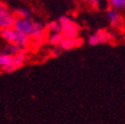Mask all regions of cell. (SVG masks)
<instances>
[{"label": "cell", "instance_id": "obj_1", "mask_svg": "<svg viewBox=\"0 0 125 124\" xmlns=\"http://www.w3.org/2000/svg\"><path fill=\"white\" fill-rule=\"evenodd\" d=\"M59 23L62 26L61 34L64 38H74L79 34V27L71 20V18L67 15H62L59 17Z\"/></svg>", "mask_w": 125, "mask_h": 124}, {"label": "cell", "instance_id": "obj_2", "mask_svg": "<svg viewBox=\"0 0 125 124\" xmlns=\"http://www.w3.org/2000/svg\"><path fill=\"white\" fill-rule=\"evenodd\" d=\"M34 25H35V21L31 17H28V18L16 17L14 20L12 28L14 30H16L17 32L26 34L31 38L34 32Z\"/></svg>", "mask_w": 125, "mask_h": 124}, {"label": "cell", "instance_id": "obj_3", "mask_svg": "<svg viewBox=\"0 0 125 124\" xmlns=\"http://www.w3.org/2000/svg\"><path fill=\"white\" fill-rule=\"evenodd\" d=\"M15 18L16 16L8 9V6L4 2L0 1V29L11 28Z\"/></svg>", "mask_w": 125, "mask_h": 124}, {"label": "cell", "instance_id": "obj_4", "mask_svg": "<svg viewBox=\"0 0 125 124\" xmlns=\"http://www.w3.org/2000/svg\"><path fill=\"white\" fill-rule=\"evenodd\" d=\"M27 60V55H26V51L24 49H22L18 54L14 55L13 56V62L11 66H9L5 71L4 72L6 73H11V72H14L15 71H17L18 69L22 68L25 64V62Z\"/></svg>", "mask_w": 125, "mask_h": 124}, {"label": "cell", "instance_id": "obj_5", "mask_svg": "<svg viewBox=\"0 0 125 124\" xmlns=\"http://www.w3.org/2000/svg\"><path fill=\"white\" fill-rule=\"evenodd\" d=\"M83 44V40L80 37H74V38H64L62 40L59 47L62 49V51H71L73 48L81 47Z\"/></svg>", "mask_w": 125, "mask_h": 124}, {"label": "cell", "instance_id": "obj_6", "mask_svg": "<svg viewBox=\"0 0 125 124\" xmlns=\"http://www.w3.org/2000/svg\"><path fill=\"white\" fill-rule=\"evenodd\" d=\"M19 32H17L16 30H14L12 27L11 28H4L0 29V37H1L4 41L7 43H17Z\"/></svg>", "mask_w": 125, "mask_h": 124}, {"label": "cell", "instance_id": "obj_7", "mask_svg": "<svg viewBox=\"0 0 125 124\" xmlns=\"http://www.w3.org/2000/svg\"><path fill=\"white\" fill-rule=\"evenodd\" d=\"M106 17H107L109 23H110L111 27H113V28L118 27L120 22H121V16H120L118 10H116L114 8H111V7L109 9H107V11H106Z\"/></svg>", "mask_w": 125, "mask_h": 124}, {"label": "cell", "instance_id": "obj_8", "mask_svg": "<svg viewBox=\"0 0 125 124\" xmlns=\"http://www.w3.org/2000/svg\"><path fill=\"white\" fill-rule=\"evenodd\" d=\"M13 62V56L0 52V70L4 72Z\"/></svg>", "mask_w": 125, "mask_h": 124}, {"label": "cell", "instance_id": "obj_9", "mask_svg": "<svg viewBox=\"0 0 125 124\" xmlns=\"http://www.w3.org/2000/svg\"><path fill=\"white\" fill-rule=\"evenodd\" d=\"M23 48L20 47L19 45L17 44H14V43H7L5 45V47L3 48V50L1 51V53H5V54H8V55H11V56H14L18 54Z\"/></svg>", "mask_w": 125, "mask_h": 124}, {"label": "cell", "instance_id": "obj_10", "mask_svg": "<svg viewBox=\"0 0 125 124\" xmlns=\"http://www.w3.org/2000/svg\"><path fill=\"white\" fill-rule=\"evenodd\" d=\"M62 39H64V37H62V35L61 33H52L49 36L48 42L50 45L54 46V47H59V45L61 44Z\"/></svg>", "mask_w": 125, "mask_h": 124}, {"label": "cell", "instance_id": "obj_11", "mask_svg": "<svg viewBox=\"0 0 125 124\" xmlns=\"http://www.w3.org/2000/svg\"><path fill=\"white\" fill-rule=\"evenodd\" d=\"M45 28H47L51 33H61L62 26L59 23V21H50L45 25Z\"/></svg>", "mask_w": 125, "mask_h": 124}, {"label": "cell", "instance_id": "obj_12", "mask_svg": "<svg viewBox=\"0 0 125 124\" xmlns=\"http://www.w3.org/2000/svg\"><path fill=\"white\" fill-rule=\"evenodd\" d=\"M14 15L20 18H28L31 16V11L27 8H18L14 11Z\"/></svg>", "mask_w": 125, "mask_h": 124}, {"label": "cell", "instance_id": "obj_13", "mask_svg": "<svg viewBox=\"0 0 125 124\" xmlns=\"http://www.w3.org/2000/svg\"><path fill=\"white\" fill-rule=\"evenodd\" d=\"M108 4L111 8H114L116 10L124 9L125 6V0H108Z\"/></svg>", "mask_w": 125, "mask_h": 124}, {"label": "cell", "instance_id": "obj_14", "mask_svg": "<svg viewBox=\"0 0 125 124\" xmlns=\"http://www.w3.org/2000/svg\"><path fill=\"white\" fill-rule=\"evenodd\" d=\"M95 35H96V37L98 38L100 44H105V43L109 42V41H108V38H107V36H106V32H105L104 30H97L96 33H95Z\"/></svg>", "mask_w": 125, "mask_h": 124}, {"label": "cell", "instance_id": "obj_15", "mask_svg": "<svg viewBox=\"0 0 125 124\" xmlns=\"http://www.w3.org/2000/svg\"><path fill=\"white\" fill-rule=\"evenodd\" d=\"M87 43H88V45H90V46H96V45L100 44V43H99V40H98V38L96 37L95 34H94V35H90V36L88 37Z\"/></svg>", "mask_w": 125, "mask_h": 124}, {"label": "cell", "instance_id": "obj_16", "mask_svg": "<svg viewBox=\"0 0 125 124\" xmlns=\"http://www.w3.org/2000/svg\"><path fill=\"white\" fill-rule=\"evenodd\" d=\"M62 49L60 48V47H55L53 50H52V52H51V56L53 57V58H58V57H60L61 55H62Z\"/></svg>", "mask_w": 125, "mask_h": 124}, {"label": "cell", "instance_id": "obj_17", "mask_svg": "<svg viewBox=\"0 0 125 124\" xmlns=\"http://www.w3.org/2000/svg\"><path fill=\"white\" fill-rule=\"evenodd\" d=\"M82 1L88 3L92 7H98L100 4V0H82Z\"/></svg>", "mask_w": 125, "mask_h": 124}, {"label": "cell", "instance_id": "obj_18", "mask_svg": "<svg viewBox=\"0 0 125 124\" xmlns=\"http://www.w3.org/2000/svg\"><path fill=\"white\" fill-rule=\"evenodd\" d=\"M106 32V36L108 38V41H112L115 39V34L112 32V31H105Z\"/></svg>", "mask_w": 125, "mask_h": 124}, {"label": "cell", "instance_id": "obj_19", "mask_svg": "<svg viewBox=\"0 0 125 124\" xmlns=\"http://www.w3.org/2000/svg\"><path fill=\"white\" fill-rule=\"evenodd\" d=\"M124 9H125V6H124Z\"/></svg>", "mask_w": 125, "mask_h": 124}]
</instances>
